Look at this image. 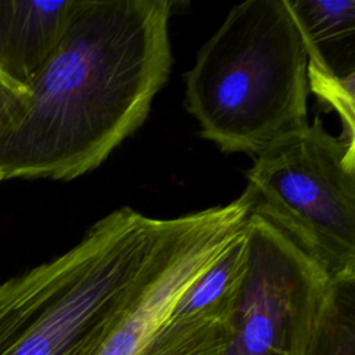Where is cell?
I'll use <instances>...</instances> for the list:
<instances>
[{"instance_id": "1", "label": "cell", "mask_w": 355, "mask_h": 355, "mask_svg": "<svg viewBox=\"0 0 355 355\" xmlns=\"http://www.w3.org/2000/svg\"><path fill=\"white\" fill-rule=\"evenodd\" d=\"M166 0H73L54 53L0 126L4 179L71 180L146 121L172 53Z\"/></svg>"}, {"instance_id": "5", "label": "cell", "mask_w": 355, "mask_h": 355, "mask_svg": "<svg viewBox=\"0 0 355 355\" xmlns=\"http://www.w3.org/2000/svg\"><path fill=\"white\" fill-rule=\"evenodd\" d=\"M245 268L222 355H306L330 277L259 215L244 225Z\"/></svg>"}, {"instance_id": "4", "label": "cell", "mask_w": 355, "mask_h": 355, "mask_svg": "<svg viewBox=\"0 0 355 355\" xmlns=\"http://www.w3.org/2000/svg\"><path fill=\"white\" fill-rule=\"evenodd\" d=\"M248 214L269 220L330 279L355 275V140L319 118L280 136L245 171Z\"/></svg>"}, {"instance_id": "2", "label": "cell", "mask_w": 355, "mask_h": 355, "mask_svg": "<svg viewBox=\"0 0 355 355\" xmlns=\"http://www.w3.org/2000/svg\"><path fill=\"white\" fill-rule=\"evenodd\" d=\"M175 218L122 207L67 252L0 283V355H90Z\"/></svg>"}, {"instance_id": "13", "label": "cell", "mask_w": 355, "mask_h": 355, "mask_svg": "<svg viewBox=\"0 0 355 355\" xmlns=\"http://www.w3.org/2000/svg\"><path fill=\"white\" fill-rule=\"evenodd\" d=\"M1 180H3V178H1V175H0V182H1Z\"/></svg>"}, {"instance_id": "9", "label": "cell", "mask_w": 355, "mask_h": 355, "mask_svg": "<svg viewBox=\"0 0 355 355\" xmlns=\"http://www.w3.org/2000/svg\"><path fill=\"white\" fill-rule=\"evenodd\" d=\"M245 225V223H244ZM245 268L244 226L219 257L204 269L175 302L171 324H229Z\"/></svg>"}, {"instance_id": "8", "label": "cell", "mask_w": 355, "mask_h": 355, "mask_svg": "<svg viewBox=\"0 0 355 355\" xmlns=\"http://www.w3.org/2000/svg\"><path fill=\"white\" fill-rule=\"evenodd\" d=\"M308 54L309 85L355 76V0H286Z\"/></svg>"}, {"instance_id": "6", "label": "cell", "mask_w": 355, "mask_h": 355, "mask_svg": "<svg viewBox=\"0 0 355 355\" xmlns=\"http://www.w3.org/2000/svg\"><path fill=\"white\" fill-rule=\"evenodd\" d=\"M248 204L226 205L175 218L151 266L98 338L90 355H140L168 320L186 287L243 229Z\"/></svg>"}, {"instance_id": "10", "label": "cell", "mask_w": 355, "mask_h": 355, "mask_svg": "<svg viewBox=\"0 0 355 355\" xmlns=\"http://www.w3.org/2000/svg\"><path fill=\"white\" fill-rule=\"evenodd\" d=\"M306 355H355V275L330 279Z\"/></svg>"}, {"instance_id": "3", "label": "cell", "mask_w": 355, "mask_h": 355, "mask_svg": "<svg viewBox=\"0 0 355 355\" xmlns=\"http://www.w3.org/2000/svg\"><path fill=\"white\" fill-rule=\"evenodd\" d=\"M187 111L223 153L257 155L308 122V54L286 0L234 6L184 73Z\"/></svg>"}, {"instance_id": "7", "label": "cell", "mask_w": 355, "mask_h": 355, "mask_svg": "<svg viewBox=\"0 0 355 355\" xmlns=\"http://www.w3.org/2000/svg\"><path fill=\"white\" fill-rule=\"evenodd\" d=\"M73 0H0V76L26 92L64 33Z\"/></svg>"}, {"instance_id": "12", "label": "cell", "mask_w": 355, "mask_h": 355, "mask_svg": "<svg viewBox=\"0 0 355 355\" xmlns=\"http://www.w3.org/2000/svg\"><path fill=\"white\" fill-rule=\"evenodd\" d=\"M25 93L26 92L11 86L0 76V126H3L22 105Z\"/></svg>"}, {"instance_id": "11", "label": "cell", "mask_w": 355, "mask_h": 355, "mask_svg": "<svg viewBox=\"0 0 355 355\" xmlns=\"http://www.w3.org/2000/svg\"><path fill=\"white\" fill-rule=\"evenodd\" d=\"M229 324H171L165 322L140 355H222Z\"/></svg>"}]
</instances>
